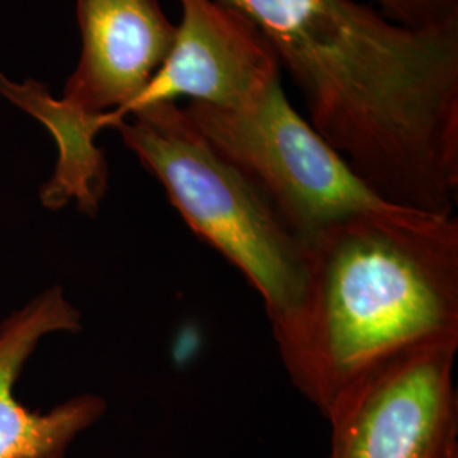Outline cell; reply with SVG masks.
Segmentation results:
<instances>
[{
    "mask_svg": "<svg viewBox=\"0 0 458 458\" xmlns=\"http://www.w3.org/2000/svg\"><path fill=\"white\" fill-rule=\"evenodd\" d=\"M0 98L39 121L58 148L55 172L43 189L41 202L62 209L72 200L79 211L98 213L107 189V164L96 145L98 117L79 114L62 98H53L45 83L34 79L16 82L0 72Z\"/></svg>",
    "mask_w": 458,
    "mask_h": 458,
    "instance_id": "9",
    "label": "cell"
},
{
    "mask_svg": "<svg viewBox=\"0 0 458 458\" xmlns=\"http://www.w3.org/2000/svg\"><path fill=\"white\" fill-rule=\"evenodd\" d=\"M181 24L164 65L117 117L162 102H202L223 109L253 106L280 83L277 53L260 28L223 0H179ZM115 126V128H117Z\"/></svg>",
    "mask_w": 458,
    "mask_h": 458,
    "instance_id": "6",
    "label": "cell"
},
{
    "mask_svg": "<svg viewBox=\"0 0 458 458\" xmlns=\"http://www.w3.org/2000/svg\"><path fill=\"white\" fill-rule=\"evenodd\" d=\"M457 352L421 344L360 378L327 416V458H458Z\"/></svg>",
    "mask_w": 458,
    "mask_h": 458,
    "instance_id": "5",
    "label": "cell"
},
{
    "mask_svg": "<svg viewBox=\"0 0 458 458\" xmlns=\"http://www.w3.org/2000/svg\"><path fill=\"white\" fill-rule=\"evenodd\" d=\"M250 17L310 124L386 202L454 216L458 22L414 30L359 0H223Z\"/></svg>",
    "mask_w": 458,
    "mask_h": 458,
    "instance_id": "1",
    "label": "cell"
},
{
    "mask_svg": "<svg viewBox=\"0 0 458 458\" xmlns=\"http://www.w3.org/2000/svg\"><path fill=\"white\" fill-rule=\"evenodd\" d=\"M115 130L162 183L187 226L260 294L270 323L291 311L306 278V248L253 182L214 149L183 107L153 104Z\"/></svg>",
    "mask_w": 458,
    "mask_h": 458,
    "instance_id": "3",
    "label": "cell"
},
{
    "mask_svg": "<svg viewBox=\"0 0 458 458\" xmlns=\"http://www.w3.org/2000/svg\"><path fill=\"white\" fill-rule=\"evenodd\" d=\"M82 312L62 287H49L0 323V458H66L75 438L106 414L98 394H79L48 412L17 401V378L51 333H79Z\"/></svg>",
    "mask_w": 458,
    "mask_h": 458,
    "instance_id": "8",
    "label": "cell"
},
{
    "mask_svg": "<svg viewBox=\"0 0 458 458\" xmlns=\"http://www.w3.org/2000/svg\"><path fill=\"white\" fill-rule=\"evenodd\" d=\"M380 13L395 22L429 30L458 22V0H376Z\"/></svg>",
    "mask_w": 458,
    "mask_h": 458,
    "instance_id": "10",
    "label": "cell"
},
{
    "mask_svg": "<svg viewBox=\"0 0 458 458\" xmlns=\"http://www.w3.org/2000/svg\"><path fill=\"white\" fill-rule=\"evenodd\" d=\"M284 369L325 418L394 357L458 340V221L404 208L352 216L306 245L294 308L272 321Z\"/></svg>",
    "mask_w": 458,
    "mask_h": 458,
    "instance_id": "2",
    "label": "cell"
},
{
    "mask_svg": "<svg viewBox=\"0 0 458 458\" xmlns=\"http://www.w3.org/2000/svg\"><path fill=\"white\" fill-rule=\"evenodd\" d=\"M183 111L214 149L253 182L304 248L352 216L399 208L370 191L299 115L282 82L243 109L189 102Z\"/></svg>",
    "mask_w": 458,
    "mask_h": 458,
    "instance_id": "4",
    "label": "cell"
},
{
    "mask_svg": "<svg viewBox=\"0 0 458 458\" xmlns=\"http://www.w3.org/2000/svg\"><path fill=\"white\" fill-rule=\"evenodd\" d=\"M77 21L81 58L60 98L75 113L98 117L100 131L115 128L164 65L177 24L158 0H77Z\"/></svg>",
    "mask_w": 458,
    "mask_h": 458,
    "instance_id": "7",
    "label": "cell"
}]
</instances>
